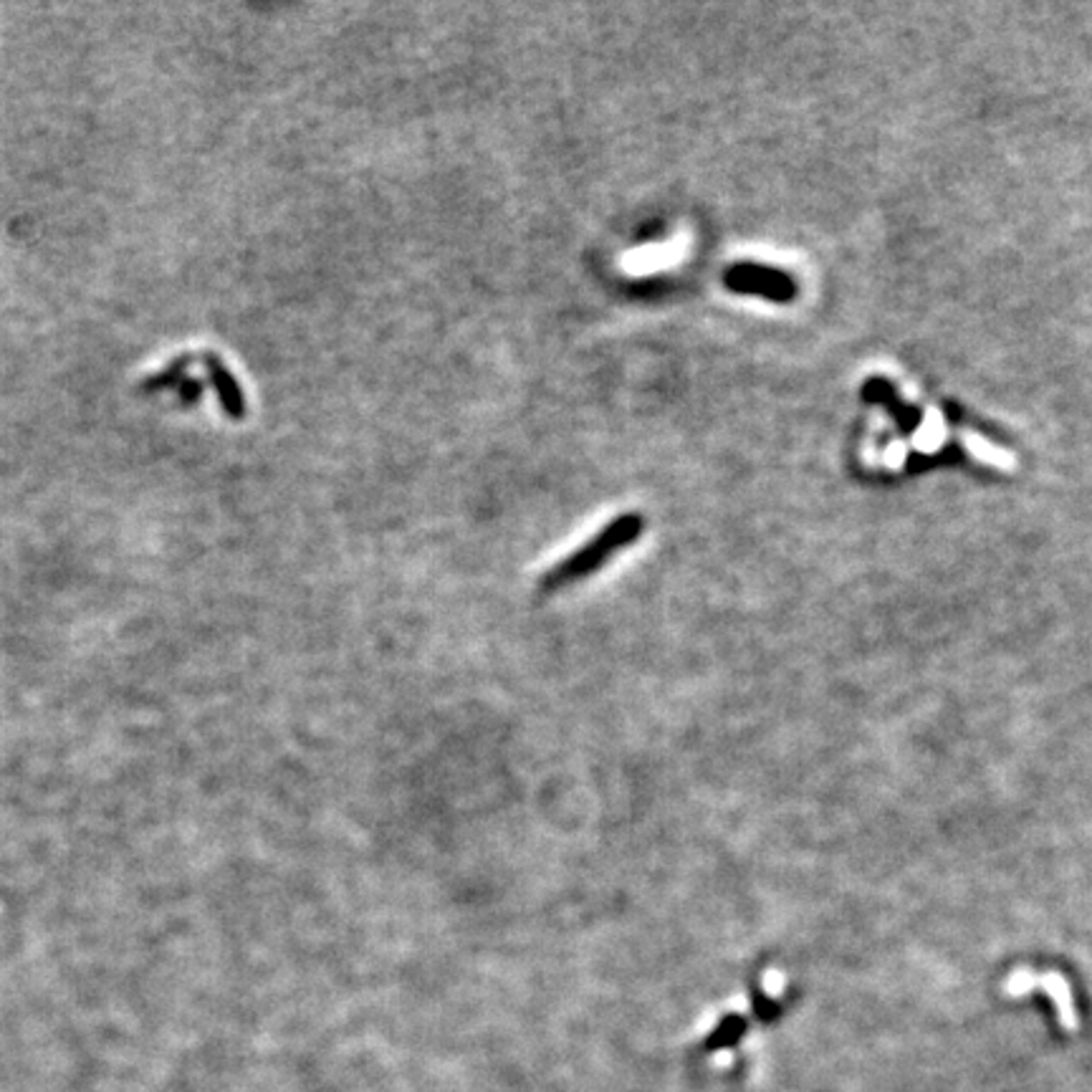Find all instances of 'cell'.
Returning <instances> with one entry per match:
<instances>
[{
  "label": "cell",
  "mask_w": 1092,
  "mask_h": 1092,
  "mask_svg": "<svg viewBox=\"0 0 1092 1092\" xmlns=\"http://www.w3.org/2000/svg\"><path fill=\"white\" fill-rule=\"evenodd\" d=\"M645 521L640 514H623L617 516L615 521H609L608 526L602 528L600 534H594L587 544H582L577 551H572L569 557L551 567L549 572L539 579V587L551 592L559 587L572 585L577 579H585L600 569L609 557H615L617 551L629 546L635 542L637 536L643 534Z\"/></svg>",
  "instance_id": "1"
},
{
  "label": "cell",
  "mask_w": 1092,
  "mask_h": 1092,
  "mask_svg": "<svg viewBox=\"0 0 1092 1092\" xmlns=\"http://www.w3.org/2000/svg\"><path fill=\"white\" fill-rule=\"evenodd\" d=\"M726 286L736 294H759L772 301H789L794 297V281L789 276L752 263H738L726 271Z\"/></svg>",
  "instance_id": "2"
},
{
  "label": "cell",
  "mask_w": 1092,
  "mask_h": 1092,
  "mask_svg": "<svg viewBox=\"0 0 1092 1092\" xmlns=\"http://www.w3.org/2000/svg\"><path fill=\"white\" fill-rule=\"evenodd\" d=\"M205 362H208V375H210V382H213V387H216L217 392V400H220V407H223V413L228 415L231 420H243L248 415V405H246V395H243V390H240L238 380L228 372V367H225L220 360H216L213 355L205 357Z\"/></svg>",
  "instance_id": "3"
},
{
  "label": "cell",
  "mask_w": 1092,
  "mask_h": 1092,
  "mask_svg": "<svg viewBox=\"0 0 1092 1092\" xmlns=\"http://www.w3.org/2000/svg\"><path fill=\"white\" fill-rule=\"evenodd\" d=\"M943 438H946V425H943V420L936 413H928L918 425V430H916V435H913L916 448L923 450V453L938 450L943 445Z\"/></svg>",
  "instance_id": "4"
},
{
  "label": "cell",
  "mask_w": 1092,
  "mask_h": 1092,
  "mask_svg": "<svg viewBox=\"0 0 1092 1092\" xmlns=\"http://www.w3.org/2000/svg\"><path fill=\"white\" fill-rule=\"evenodd\" d=\"M963 441H966V448H969L971 453H974V456H977V458H981L984 464L1004 465V468H1006V465H1009V464H1014V458L1009 456V453H1004V450L994 448V445H989V443H986V441H981L979 435H966Z\"/></svg>",
  "instance_id": "5"
},
{
  "label": "cell",
  "mask_w": 1092,
  "mask_h": 1092,
  "mask_svg": "<svg viewBox=\"0 0 1092 1092\" xmlns=\"http://www.w3.org/2000/svg\"><path fill=\"white\" fill-rule=\"evenodd\" d=\"M905 458H908V448H905L903 443H893V445L885 450V465H890V468L903 465Z\"/></svg>",
  "instance_id": "6"
}]
</instances>
